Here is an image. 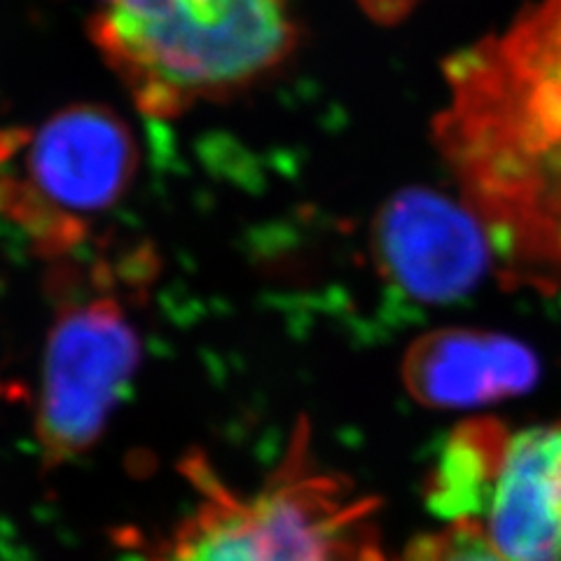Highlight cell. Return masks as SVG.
Listing matches in <instances>:
<instances>
[{
  "label": "cell",
  "instance_id": "8992f818",
  "mask_svg": "<svg viewBox=\"0 0 561 561\" xmlns=\"http://www.w3.org/2000/svg\"><path fill=\"white\" fill-rule=\"evenodd\" d=\"M373 255L393 293L424 307L463 300L496 257L484 227L461 199L424 187L400 190L379 208Z\"/></svg>",
  "mask_w": 561,
  "mask_h": 561
},
{
  "label": "cell",
  "instance_id": "3957f363",
  "mask_svg": "<svg viewBox=\"0 0 561 561\" xmlns=\"http://www.w3.org/2000/svg\"><path fill=\"white\" fill-rule=\"evenodd\" d=\"M136 162L129 125L101 105L0 131V216L43 255L64 257L122 199Z\"/></svg>",
  "mask_w": 561,
  "mask_h": 561
},
{
  "label": "cell",
  "instance_id": "52a82bcc",
  "mask_svg": "<svg viewBox=\"0 0 561 561\" xmlns=\"http://www.w3.org/2000/svg\"><path fill=\"white\" fill-rule=\"evenodd\" d=\"M463 519L505 561H561V424L511 433L484 421L482 470Z\"/></svg>",
  "mask_w": 561,
  "mask_h": 561
},
{
  "label": "cell",
  "instance_id": "9c48e42d",
  "mask_svg": "<svg viewBox=\"0 0 561 561\" xmlns=\"http://www.w3.org/2000/svg\"><path fill=\"white\" fill-rule=\"evenodd\" d=\"M405 561H505L476 522H449L412 542Z\"/></svg>",
  "mask_w": 561,
  "mask_h": 561
},
{
  "label": "cell",
  "instance_id": "6da1fadb",
  "mask_svg": "<svg viewBox=\"0 0 561 561\" xmlns=\"http://www.w3.org/2000/svg\"><path fill=\"white\" fill-rule=\"evenodd\" d=\"M433 140L496 260L561 286V0H526L449 57Z\"/></svg>",
  "mask_w": 561,
  "mask_h": 561
},
{
  "label": "cell",
  "instance_id": "5b68a950",
  "mask_svg": "<svg viewBox=\"0 0 561 561\" xmlns=\"http://www.w3.org/2000/svg\"><path fill=\"white\" fill-rule=\"evenodd\" d=\"M138 360L136 325L113 290L80 288L61 297L45 348L35 424L47 463L76 459L99 440Z\"/></svg>",
  "mask_w": 561,
  "mask_h": 561
},
{
  "label": "cell",
  "instance_id": "8fae6325",
  "mask_svg": "<svg viewBox=\"0 0 561 561\" xmlns=\"http://www.w3.org/2000/svg\"><path fill=\"white\" fill-rule=\"evenodd\" d=\"M103 3H111V0H103Z\"/></svg>",
  "mask_w": 561,
  "mask_h": 561
},
{
  "label": "cell",
  "instance_id": "ba28073f",
  "mask_svg": "<svg viewBox=\"0 0 561 561\" xmlns=\"http://www.w3.org/2000/svg\"><path fill=\"white\" fill-rule=\"evenodd\" d=\"M538 373L534 351L522 342L466 328L428 332L402 360L410 396L433 410H470L522 396L534 389Z\"/></svg>",
  "mask_w": 561,
  "mask_h": 561
},
{
  "label": "cell",
  "instance_id": "7a4b0ae2",
  "mask_svg": "<svg viewBox=\"0 0 561 561\" xmlns=\"http://www.w3.org/2000/svg\"><path fill=\"white\" fill-rule=\"evenodd\" d=\"M297 35L290 0H111L92 22L101 57L152 117L249 90Z\"/></svg>",
  "mask_w": 561,
  "mask_h": 561
},
{
  "label": "cell",
  "instance_id": "30bf717a",
  "mask_svg": "<svg viewBox=\"0 0 561 561\" xmlns=\"http://www.w3.org/2000/svg\"><path fill=\"white\" fill-rule=\"evenodd\" d=\"M344 561H391V559L383 554L379 542L375 540V531H373V534H367L354 550H351V554Z\"/></svg>",
  "mask_w": 561,
  "mask_h": 561
},
{
  "label": "cell",
  "instance_id": "277c9868",
  "mask_svg": "<svg viewBox=\"0 0 561 561\" xmlns=\"http://www.w3.org/2000/svg\"><path fill=\"white\" fill-rule=\"evenodd\" d=\"M202 503L162 561H344L373 534V503L307 463L305 433L288 463L253 496H239L204 463L190 466Z\"/></svg>",
  "mask_w": 561,
  "mask_h": 561
}]
</instances>
